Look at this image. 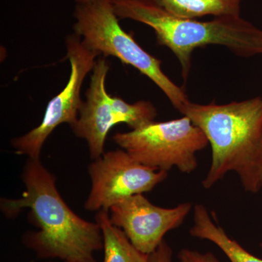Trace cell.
Listing matches in <instances>:
<instances>
[{"label": "cell", "mask_w": 262, "mask_h": 262, "mask_svg": "<svg viewBox=\"0 0 262 262\" xmlns=\"http://www.w3.org/2000/svg\"><path fill=\"white\" fill-rule=\"evenodd\" d=\"M21 179L26 188L22 195L18 199L1 198L0 208L8 218L29 209V220L38 231L24 234L22 241L38 258L66 261L93 256L102 249L100 226L71 209L58 192L56 177L40 159H27Z\"/></svg>", "instance_id": "cell-1"}, {"label": "cell", "mask_w": 262, "mask_h": 262, "mask_svg": "<svg viewBox=\"0 0 262 262\" xmlns=\"http://www.w3.org/2000/svg\"><path fill=\"white\" fill-rule=\"evenodd\" d=\"M180 113L203 131L211 145V166L202 182L205 189L231 171L247 192L261 189L262 96L226 104L189 101Z\"/></svg>", "instance_id": "cell-2"}, {"label": "cell", "mask_w": 262, "mask_h": 262, "mask_svg": "<svg viewBox=\"0 0 262 262\" xmlns=\"http://www.w3.org/2000/svg\"><path fill=\"white\" fill-rule=\"evenodd\" d=\"M118 18L146 24L155 31L160 46L170 50L187 80L194 49L209 45L228 48L244 58L262 55V30L239 15L215 17L209 21L170 14L152 0H111Z\"/></svg>", "instance_id": "cell-3"}, {"label": "cell", "mask_w": 262, "mask_h": 262, "mask_svg": "<svg viewBox=\"0 0 262 262\" xmlns=\"http://www.w3.org/2000/svg\"><path fill=\"white\" fill-rule=\"evenodd\" d=\"M74 16V30L85 47L103 58L113 56L132 66L156 84L180 113L189 101L185 91L164 73L160 60L144 51L122 29L111 0L77 2Z\"/></svg>", "instance_id": "cell-4"}, {"label": "cell", "mask_w": 262, "mask_h": 262, "mask_svg": "<svg viewBox=\"0 0 262 262\" xmlns=\"http://www.w3.org/2000/svg\"><path fill=\"white\" fill-rule=\"evenodd\" d=\"M113 139L142 165L165 171L177 168L185 173L196 170V153L209 144L203 131L187 116L117 133Z\"/></svg>", "instance_id": "cell-5"}, {"label": "cell", "mask_w": 262, "mask_h": 262, "mask_svg": "<svg viewBox=\"0 0 262 262\" xmlns=\"http://www.w3.org/2000/svg\"><path fill=\"white\" fill-rule=\"evenodd\" d=\"M110 66L101 57L95 63L86 101H83L75 123L70 125L74 134L87 141L93 160L104 154L108 132L117 124L125 123L132 130L155 121L157 110L149 101L129 103L106 92V82Z\"/></svg>", "instance_id": "cell-6"}, {"label": "cell", "mask_w": 262, "mask_h": 262, "mask_svg": "<svg viewBox=\"0 0 262 262\" xmlns=\"http://www.w3.org/2000/svg\"><path fill=\"white\" fill-rule=\"evenodd\" d=\"M66 46L71 66L68 83L49 101L41 123L27 134L13 139L12 146L17 154L40 159L42 146L53 131L63 123H68L70 126L77 120L83 103L81 99L82 83L88 74L93 71L96 57L99 55L85 47L75 33L67 37Z\"/></svg>", "instance_id": "cell-7"}, {"label": "cell", "mask_w": 262, "mask_h": 262, "mask_svg": "<svg viewBox=\"0 0 262 262\" xmlns=\"http://www.w3.org/2000/svg\"><path fill=\"white\" fill-rule=\"evenodd\" d=\"M91 187L84 203L89 211H108L122 200L151 192L168 177V171L149 168L124 149L104 152L89 166Z\"/></svg>", "instance_id": "cell-8"}, {"label": "cell", "mask_w": 262, "mask_h": 262, "mask_svg": "<svg viewBox=\"0 0 262 262\" xmlns=\"http://www.w3.org/2000/svg\"><path fill=\"white\" fill-rule=\"evenodd\" d=\"M192 209L189 203L162 208L143 194H136L114 205L108 213L112 223L123 231L137 249L149 255L159 247L165 234L182 225Z\"/></svg>", "instance_id": "cell-9"}, {"label": "cell", "mask_w": 262, "mask_h": 262, "mask_svg": "<svg viewBox=\"0 0 262 262\" xmlns=\"http://www.w3.org/2000/svg\"><path fill=\"white\" fill-rule=\"evenodd\" d=\"M194 225L189 230L192 237L207 239L220 248L231 262H262L261 258L246 251L212 220L206 206L196 204L193 209Z\"/></svg>", "instance_id": "cell-10"}, {"label": "cell", "mask_w": 262, "mask_h": 262, "mask_svg": "<svg viewBox=\"0 0 262 262\" xmlns=\"http://www.w3.org/2000/svg\"><path fill=\"white\" fill-rule=\"evenodd\" d=\"M95 220L102 232L103 262H149V255L137 249L123 231L112 223L108 211H98Z\"/></svg>", "instance_id": "cell-11"}, {"label": "cell", "mask_w": 262, "mask_h": 262, "mask_svg": "<svg viewBox=\"0 0 262 262\" xmlns=\"http://www.w3.org/2000/svg\"><path fill=\"white\" fill-rule=\"evenodd\" d=\"M170 14L194 19L206 15H239L242 0H152Z\"/></svg>", "instance_id": "cell-12"}, {"label": "cell", "mask_w": 262, "mask_h": 262, "mask_svg": "<svg viewBox=\"0 0 262 262\" xmlns=\"http://www.w3.org/2000/svg\"><path fill=\"white\" fill-rule=\"evenodd\" d=\"M179 262H222L213 253L184 248L179 253Z\"/></svg>", "instance_id": "cell-13"}, {"label": "cell", "mask_w": 262, "mask_h": 262, "mask_svg": "<svg viewBox=\"0 0 262 262\" xmlns=\"http://www.w3.org/2000/svg\"><path fill=\"white\" fill-rule=\"evenodd\" d=\"M173 251L166 241H163L154 252L149 255V262H173Z\"/></svg>", "instance_id": "cell-14"}, {"label": "cell", "mask_w": 262, "mask_h": 262, "mask_svg": "<svg viewBox=\"0 0 262 262\" xmlns=\"http://www.w3.org/2000/svg\"><path fill=\"white\" fill-rule=\"evenodd\" d=\"M65 262H96L94 259V256H89V257H83L75 258V259L68 260Z\"/></svg>", "instance_id": "cell-15"}, {"label": "cell", "mask_w": 262, "mask_h": 262, "mask_svg": "<svg viewBox=\"0 0 262 262\" xmlns=\"http://www.w3.org/2000/svg\"><path fill=\"white\" fill-rule=\"evenodd\" d=\"M82 1H85V0H76V2H82Z\"/></svg>", "instance_id": "cell-16"}, {"label": "cell", "mask_w": 262, "mask_h": 262, "mask_svg": "<svg viewBox=\"0 0 262 262\" xmlns=\"http://www.w3.org/2000/svg\"><path fill=\"white\" fill-rule=\"evenodd\" d=\"M260 246H261V248H262V243L261 244H260Z\"/></svg>", "instance_id": "cell-17"}, {"label": "cell", "mask_w": 262, "mask_h": 262, "mask_svg": "<svg viewBox=\"0 0 262 262\" xmlns=\"http://www.w3.org/2000/svg\"><path fill=\"white\" fill-rule=\"evenodd\" d=\"M48 262H53V261H48Z\"/></svg>", "instance_id": "cell-18"}]
</instances>
